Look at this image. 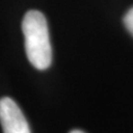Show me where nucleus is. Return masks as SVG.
Returning a JSON list of instances; mask_svg holds the SVG:
<instances>
[{
    "label": "nucleus",
    "instance_id": "obj_1",
    "mask_svg": "<svg viewBox=\"0 0 133 133\" xmlns=\"http://www.w3.org/2000/svg\"><path fill=\"white\" fill-rule=\"evenodd\" d=\"M25 50L29 61L38 70H45L51 64L52 51L48 22L41 12L31 10L22 22Z\"/></svg>",
    "mask_w": 133,
    "mask_h": 133
},
{
    "label": "nucleus",
    "instance_id": "obj_2",
    "mask_svg": "<svg viewBox=\"0 0 133 133\" xmlns=\"http://www.w3.org/2000/svg\"><path fill=\"white\" fill-rule=\"evenodd\" d=\"M0 123L4 133H31L19 105L8 97L0 99Z\"/></svg>",
    "mask_w": 133,
    "mask_h": 133
},
{
    "label": "nucleus",
    "instance_id": "obj_3",
    "mask_svg": "<svg viewBox=\"0 0 133 133\" xmlns=\"http://www.w3.org/2000/svg\"><path fill=\"white\" fill-rule=\"evenodd\" d=\"M123 22L128 32L133 36V7L128 10L123 18Z\"/></svg>",
    "mask_w": 133,
    "mask_h": 133
},
{
    "label": "nucleus",
    "instance_id": "obj_4",
    "mask_svg": "<svg viewBox=\"0 0 133 133\" xmlns=\"http://www.w3.org/2000/svg\"><path fill=\"white\" fill-rule=\"evenodd\" d=\"M69 133H85V132L82 131V130H79V129H74V130H71Z\"/></svg>",
    "mask_w": 133,
    "mask_h": 133
}]
</instances>
